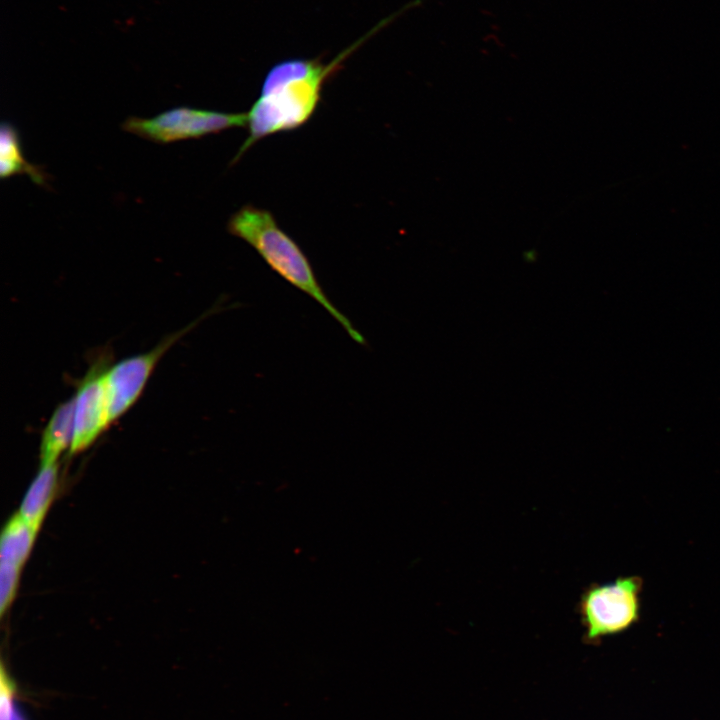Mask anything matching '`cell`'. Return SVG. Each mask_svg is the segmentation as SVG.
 <instances>
[{
  "label": "cell",
  "mask_w": 720,
  "mask_h": 720,
  "mask_svg": "<svg viewBox=\"0 0 720 720\" xmlns=\"http://www.w3.org/2000/svg\"><path fill=\"white\" fill-rule=\"evenodd\" d=\"M385 23L378 24L327 63L320 58H292L273 65L264 77L259 97L247 113L248 136L233 162L260 139L304 125L320 102L325 82Z\"/></svg>",
  "instance_id": "6da1fadb"
},
{
  "label": "cell",
  "mask_w": 720,
  "mask_h": 720,
  "mask_svg": "<svg viewBox=\"0 0 720 720\" xmlns=\"http://www.w3.org/2000/svg\"><path fill=\"white\" fill-rule=\"evenodd\" d=\"M230 234L248 243L282 279L321 305L352 340L364 345V336L329 299L312 265L299 245L277 224L265 209L245 205L229 219Z\"/></svg>",
  "instance_id": "7a4b0ae2"
},
{
  "label": "cell",
  "mask_w": 720,
  "mask_h": 720,
  "mask_svg": "<svg viewBox=\"0 0 720 720\" xmlns=\"http://www.w3.org/2000/svg\"><path fill=\"white\" fill-rule=\"evenodd\" d=\"M642 591L643 581L639 576L588 585L577 603L583 640L598 642L626 632L637 624L641 617Z\"/></svg>",
  "instance_id": "3957f363"
},
{
  "label": "cell",
  "mask_w": 720,
  "mask_h": 720,
  "mask_svg": "<svg viewBox=\"0 0 720 720\" xmlns=\"http://www.w3.org/2000/svg\"><path fill=\"white\" fill-rule=\"evenodd\" d=\"M246 125L247 113L177 107L153 118L130 117L124 121L122 129L146 140L166 144Z\"/></svg>",
  "instance_id": "277c9868"
},
{
  "label": "cell",
  "mask_w": 720,
  "mask_h": 720,
  "mask_svg": "<svg viewBox=\"0 0 720 720\" xmlns=\"http://www.w3.org/2000/svg\"><path fill=\"white\" fill-rule=\"evenodd\" d=\"M198 321L169 335L152 350L137 354L107 367L105 381L112 423L123 416L139 399L163 355Z\"/></svg>",
  "instance_id": "5b68a950"
},
{
  "label": "cell",
  "mask_w": 720,
  "mask_h": 720,
  "mask_svg": "<svg viewBox=\"0 0 720 720\" xmlns=\"http://www.w3.org/2000/svg\"><path fill=\"white\" fill-rule=\"evenodd\" d=\"M106 369L96 364L78 385L74 396V433L69 454L89 448L112 423Z\"/></svg>",
  "instance_id": "8992f818"
},
{
  "label": "cell",
  "mask_w": 720,
  "mask_h": 720,
  "mask_svg": "<svg viewBox=\"0 0 720 720\" xmlns=\"http://www.w3.org/2000/svg\"><path fill=\"white\" fill-rule=\"evenodd\" d=\"M58 483V462L42 464L22 499L17 513L38 531L56 496Z\"/></svg>",
  "instance_id": "52a82bcc"
},
{
  "label": "cell",
  "mask_w": 720,
  "mask_h": 720,
  "mask_svg": "<svg viewBox=\"0 0 720 720\" xmlns=\"http://www.w3.org/2000/svg\"><path fill=\"white\" fill-rule=\"evenodd\" d=\"M74 433V397L61 403L52 413L41 435L40 465L58 462L70 450Z\"/></svg>",
  "instance_id": "ba28073f"
},
{
  "label": "cell",
  "mask_w": 720,
  "mask_h": 720,
  "mask_svg": "<svg viewBox=\"0 0 720 720\" xmlns=\"http://www.w3.org/2000/svg\"><path fill=\"white\" fill-rule=\"evenodd\" d=\"M18 174L28 175L37 185L47 184L44 170L25 159L17 129L3 121L0 130V176L5 179Z\"/></svg>",
  "instance_id": "9c48e42d"
},
{
  "label": "cell",
  "mask_w": 720,
  "mask_h": 720,
  "mask_svg": "<svg viewBox=\"0 0 720 720\" xmlns=\"http://www.w3.org/2000/svg\"><path fill=\"white\" fill-rule=\"evenodd\" d=\"M38 530L15 513L5 524L0 538V563L23 567L27 561Z\"/></svg>",
  "instance_id": "30bf717a"
},
{
  "label": "cell",
  "mask_w": 720,
  "mask_h": 720,
  "mask_svg": "<svg viewBox=\"0 0 720 720\" xmlns=\"http://www.w3.org/2000/svg\"><path fill=\"white\" fill-rule=\"evenodd\" d=\"M21 570L20 566L0 563V613L2 617L15 599Z\"/></svg>",
  "instance_id": "8fae6325"
},
{
  "label": "cell",
  "mask_w": 720,
  "mask_h": 720,
  "mask_svg": "<svg viewBox=\"0 0 720 720\" xmlns=\"http://www.w3.org/2000/svg\"><path fill=\"white\" fill-rule=\"evenodd\" d=\"M15 692L16 686L2 665L0 676V720H13L16 708L13 700Z\"/></svg>",
  "instance_id": "7c38bea8"
},
{
  "label": "cell",
  "mask_w": 720,
  "mask_h": 720,
  "mask_svg": "<svg viewBox=\"0 0 720 720\" xmlns=\"http://www.w3.org/2000/svg\"><path fill=\"white\" fill-rule=\"evenodd\" d=\"M13 720H26L24 714L19 710L17 706L14 711Z\"/></svg>",
  "instance_id": "4fadbf2b"
}]
</instances>
